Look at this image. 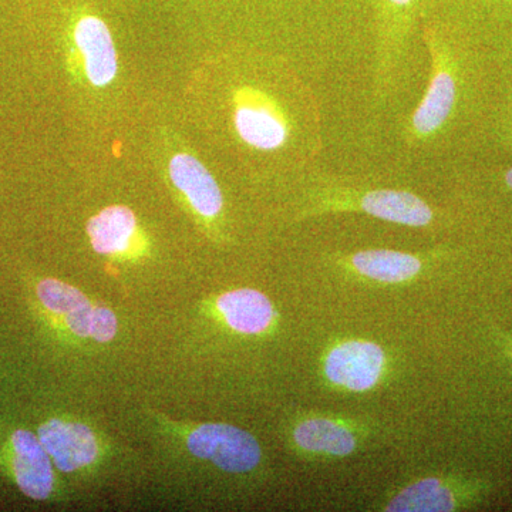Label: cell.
I'll list each match as a JSON object with an SVG mask.
<instances>
[{"instance_id":"18","label":"cell","mask_w":512,"mask_h":512,"mask_svg":"<svg viewBox=\"0 0 512 512\" xmlns=\"http://www.w3.org/2000/svg\"><path fill=\"white\" fill-rule=\"evenodd\" d=\"M476 175L477 181L512 201V160L508 161H478Z\"/></svg>"},{"instance_id":"2","label":"cell","mask_w":512,"mask_h":512,"mask_svg":"<svg viewBox=\"0 0 512 512\" xmlns=\"http://www.w3.org/2000/svg\"><path fill=\"white\" fill-rule=\"evenodd\" d=\"M439 0H370V97L375 110L389 109L407 77L414 39L423 20L436 15Z\"/></svg>"},{"instance_id":"15","label":"cell","mask_w":512,"mask_h":512,"mask_svg":"<svg viewBox=\"0 0 512 512\" xmlns=\"http://www.w3.org/2000/svg\"><path fill=\"white\" fill-rule=\"evenodd\" d=\"M295 440L305 450L338 457L348 456L356 448L355 437L346 427L326 419L303 421L296 427Z\"/></svg>"},{"instance_id":"7","label":"cell","mask_w":512,"mask_h":512,"mask_svg":"<svg viewBox=\"0 0 512 512\" xmlns=\"http://www.w3.org/2000/svg\"><path fill=\"white\" fill-rule=\"evenodd\" d=\"M384 365V353L376 343L352 340L329 353L325 370L330 382L366 392L379 382Z\"/></svg>"},{"instance_id":"8","label":"cell","mask_w":512,"mask_h":512,"mask_svg":"<svg viewBox=\"0 0 512 512\" xmlns=\"http://www.w3.org/2000/svg\"><path fill=\"white\" fill-rule=\"evenodd\" d=\"M13 477L23 494L33 500H46L53 491L55 474L52 458L39 437L28 430H16L10 439Z\"/></svg>"},{"instance_id":"5","label":"cell","mask_w":512,"mask_h":512,"mask_svg":"<svg viewBox=\"0 0 512 512\" xmlns=\"http://www.w3.org/2000/svg\"><path fill=\"white\" fill-rule=\"evenodd\" d=\"M187 446L195 457L211 461L227 473H248L261 461L255 437L229 424H202L191 431Z\"/></svg>"},{"instance_id":"6","label":"cell","mask_w":512,"mask_h":512,"mask_svg":"<svg viewBox=\"0 0 512 512\" xmlns=\"http://www.w3.org/2000/svg\"><path fill=\"white\" fill-rule=\"evenodd\" d=\"M37 437L63 473L90 466L99 456V443L92 429L77 421H46L39 427Z\"/></svg>"},{"instance_id":"11","label":"cell","mask_w":512,"mask_h":512,"mask_svg":"<svg viewBox=\"0 0 512 512\" xmlns=\"http://www.w3.org/2000/svg\"><path fill=\"white\" fill-rule=\"evenodd\" d=\"M170 178L198 215L207 220L220 217L224 195L214 175L197 157L175 154L170 161Z\"/></svg>"},{"instance_id":"14","label":"cell","mask_w":512,"mask_h":512,"mask_svg":"<svg viewBox=\"0 0 512 512\" xmlns=\"http://www.w3.org/2000/svg\"><path fill=\"white\" fill-rule=\"evenodd\" d=\"M137 218L127 207L114 205L90 218L87 224L92 247L100 255H121L130 249L137 234Z\"/></svg>"},{"instance_id":"20","label":"cell","mask_w":512,"mask_h":512,"mask_svg":"<svg viewBox=\"0 0 512 512\" xmlns=\"http://www.w3.org/2000/svg\"><path fill=\"white\" fill-rule=\"evenodd\" d=\"M93 309L94 306H92V303H89V305L83 306V308L77 309V311L64 316V323H66L67 329H69L74 336H79V338H90V332H92Z\"/></svg>"},{"instance_id":"12","label":"cell","mask_w":512,"mask_h":512,"mask_svg":"<svg viewBox=\"0 0 512 512\" xmlns=\"http://www.w3.org/2000/svg\"><path fill=\"white\" fill-rule=\"evenodd\" d=\"M357 274L386 284L409 281L424 269L423 256L393 249H365L348 256Z\"/></svg>"},{"instance_id":"17","label":"cell","mask_w":512,"mask_h":512,"mask_svg":"<svg viewBox=\"0 0 512 512\" xmlns=\"http://www.w3.org/2000/svg\"><path fill=\"white\" fill-rule=\"evenodd\" d=\"M36 292L37 298L45 306L46 311L62 319L90 303L82 291L57 279H45L40 282Z\"/></svg>"},{"instance_id":"9","label":"cell","mask_w":512,"mask_h":512,"mask_svg":"<svg viewBox=\"0 0 512 512\" xmlns=\"http://www.w3.org/2000/svg\"><path fill=\"white\" fill-rule=\"evenodd\" d=\"M73 39L82 56L87 80L96 87L109 86L116 79L119 63L106 23L94 15L82 16L74 26Z\"/></svg>"},{"instance_id":"3","label":"cell","mask_w":512,"mask_h":512,"mask_svg":"<svg viewBox=\"0 0 512 512\" xmlns=\"http://www.w3.org/2000/svg\"><path fill=\"white\" fill-rule=\"evenodd\" d=\"M303 201L313 214L357 211L376 220L410 228L439 224V208L419 194L404 188L373 185L345 174L326 173L316 167L301 181Z\"/></svg>"},{"instance_id":"1","label":"cell","mask_w":512,"mask_h":512,"mask_svg":"<svg viewBox=\"0 0 512 512\" xmlns=\"http://www.w3.org/2000/svg\"><path fill=\"white\" fill-rule=\"evenodd\" d=\"M419 36L429 74L419 103L397 121L399 146L410 157H476L487 90V43L437 15L421 22Z\"/></svg>"},{"instance_id":"4","label":"cell","mask_w":512,"mask_h":512,"mask_svg":"<svg viewBox=\"0 0 512 512\" xmlns=\"http://www.w3.org/2000/svg\"><path fill=\"white\" fill-rule=\"evenodd\" d=\"M476 157L512 160V29L487 42V90Z\"/></svg>"},{"instance_id":"13","label":"cell","mask_w":512,"mask_h":512,"mask_svg":"<svg viewBox=\"0 0 512 512\" xmlns=\"http://www.w3.org/2000/svg\"><path fill=\"white\" fill-rule=\"evenodd\" d=\"M217 306L229 328L244 335L265 332L274 319V306L271 301L264 293L255 289H238L224 293L218 298Z\"/></svg>"},{"instance_id":"16","label":"cell","mask_w":512,"mask_h":512,"mask_svg":"<svg viewBox=\"0 0 512 512\" xmlns=\"http://www.w3.org/2000/svg\"><path fill=\"white\" fill-rule=\"evenodd\" d=\"M456 508L453 493L436 478H426L419 483L410 485L402 493L396 495L387 511L393 512H441L453 511Z\"/></svg>"},{"instance_id":"19","label":"cell","mask_w":512,"mask_h":512,"mask_svg":"<svg viewBox=\"0 0 512 512\" xmlns=\"http://www.w3.org/2000/svg\"><path fill=\"white\" fill-rule=\"evenodd\" d=\"M117 333V318L113 311L104 306H94L90 338L100 343L110 342Z\"/></svg>"},{"instance_id":"10","label":"cell","mask_w":512,"mask_h":512,"mask_svg":"<svg viewBox=\"0 0 512 512\" xmlns=\"http://www.w3.org/2000/svg\"><path fill=\"white\" fill-rule=\"evenodd\" d=\"M436 15L487 43L512 29V0H439Z\"/></svg>"}]
</instances>
